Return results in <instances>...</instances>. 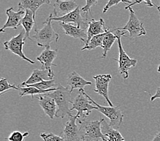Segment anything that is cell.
Segmentation results:
<instances>
[{
  "label": "cell",
  "instance_id": "cell-17",
  "mask_svg": "<svg viewBox=\"0 0 160 141\" xmlns=\"http://www.w3.org/2000/svg\"><path fill=\"white\" fill-rule=\"evenodd\" d=\"M108 27L105 26V22L102 18L100 20L96 21L94 19L89 22V26L87 29V40L85 46L88 45L90 40L95 36L103 34L107 31Z\"/></svg>",
  "mask_w": 160,
  "mask_h": 141
},
{
  "label": "cell",
  "instance_id": "cell-3",
  "mask_svg": "<svg viewBox=\"0 0 160 141\" xmlns=\"http://www.w3.org/2000/svg\"><path fill=\"white\" fill-rule=\"evenodd\" d=\"M117 35V44L119 47V59H115L114 60L119 63L118 70L121 75H123V78L126 79L129 78V71L132 67H135L138 63L136 59L129 58L127 53L123 49L121 44V37L125 36V31H121L117 28H115V33Z\"/></svg>",
  "mask_w": 160,
  "mask_h": 141
},
{
  "label": "cell",
  "instance_id": "cell-26",
  "mask_svg": "<svg viewBox=\"0 0 160 141\" xmlns=\"http://www.w3.org/2000/svg\"><path fill=\"white\" fill-rule=\"evenodd\" d=\"M27 86L35 87H36V88L42 90H47L49 89L53 88L52 87H57L58 84L57 85L55 84V79H51V80H48V81H42L40 83H36V84L29 85V86Z\"/></svg>",
  "mask_w": 160,
  "mask_h": 141
},
{
  "label": "cell",
  "instance_id": "cell-6",
  "mask_svg": "<svg viewBox=\"0 0 160 141\" xmlns=\"http://www.w3.org/2000/svg\"><path fill=\"white\" fill-rule=\"evenodd\" d=\"M96 106L93 105L91 101L83 94L82 90H80L78 95L72 102V107L70 109V111L77 110V116L78 120H84L90 115L93 110H96Z\"/></svg>",
  "mask_w": 160,
  "mask_h": 141
},
{
  "label": "cell",
  "instance_id": "cell-32",
  "mask_svg": "<svg viewBox=\"0 0 160 141\" xmlns=\"http://www.w3.org/2000/svg\"><path fill=\"white\" fill-rule=\"evenodd\" d=\"M157 98H160V86L157 89V90H156L155 94L153 95V96H151V101L153 102Z\"/></svg>",
  "mask_w": 160,
  "mask_h": 141
},
{
  "label": "cell",
  "instance_id": "cell-10",
  "mask_svg": "<svg viewBox=\"0 0 160 141\" xmlns=\"http://www.w3.org/2000/svg\"><path fill=\"white\" fill-rule=\"evenodd\" d=\"M52 21H57L62 22L64 24H72L74 23V25L80 26L85 29H88L89 22L87 21V18H83L81 16V9L78 7L73 12H70L67 15L61 17H54L52 14H51L48 16Z\"/></svg>",
  "mask_w": 160,
  "mask_h": 141
},
{
  "label": "cell",
  "instance_id": "cell-20",
  "mask_svg": "<svg viewBox=\"0 0 160 141\" xmlns=\"http://www.w3.org/2000/svg\"><path fill=\"white\" fill-rule=\"evenodd\" d=\"M102 132L107 141H125V139L117 129L110 126L104 119L102 121Z\"/></svg>",
  "mask_w": 160,
  "mask_h": 141
},
{
  "label": "cell",
  "instance_id": "cell-18",
  "mask_svg": "<svg viewBox=\"0 0 160 141\" xmlns=\"http://www.w3.org/2000/svg\"><path fill=\"white\" fill-rule=\"evenodd\" d=\"M67 83L71 93L75 89H79V90H83L85 86L92 84V83L91 82L84 79L77 72L74 71L68 75L67 78Z\"/></svg>",
  "mask_w": 160,
  "mask_h": 141
},
{
  "label": "cell",
  "instance_id": "cell-29",
  "mask_svg": "<svg viewBox=\"0 0 160 141\" xmlns=\"http://www.w3.org/2000/svg\"><path fill=\"white\" fill-rule=\"evenodd\" d=\"M40 137L43 141H65L61 136H58L53 133H41Z\"/></svg>",
  "mask_w": 160,
  "mask_h": 141
},
{
  "label": "cell",
  "instance_id": "cell-7",
  "mask_svg": "<svg viewBox=\"0 0 160 141\" xmlns=\"http://www.w3.org/2000/svg\"><path fill=\"white\" fill-rule=\"evenodd\" d=\"M26 33L25 30L22 31L18 34L17 35L11 38L8 41H6L3 42L5 49L6 50H10L13 54L18 56L22 59L29 62L31 64H35V62L31 59L26 57L23 53V45L25 44Z\"/></svg>",
  "mask_w": 160,
  "mask_h": 141
},
{
  "label": "cell",
  "instance_id": "cell-35",
  "mask_svg": "<svg viewBox=\"0 0 160 141\" xmlns=\"http://www.w3.org/2000/svg\"><path fill=\"white\" fill-rule=\"evenodd\" d=\"M158 71L159 72V73H160V64L158 66Z\"/></svg>",
  "mask_w": 160,
  "mask_h": 141
},
{
  "label": "cell",
  "instance_id": "cell-22",
  "mask_svg": "<svg viewBox=\"0 0 160 141\" xmlns=\"http://www.w3.org/2000/svg\"><path fill=\"white\" fill-rule=\"evenodd\" d=\"M116 40H117V35L116 34L113 33L112 28L108 27V30L106 32L104 38V41H103V54L102 58H106L108 52L110 50Z\"/></svg>",
  "mask_w": 160,
  "mask_h": 141
},
{
  "label": "cell",
  "instance_id": "cell-25",
  "mask_svg": "<svg viewBox=\"0 0 160 141\" xmlns=\"http://www.w3.org/2000/svg\"><path fill=\"white\" fill-rule=\"evenodd\" d=\"M105 34L106 33L93 37L92 39L90 40L88 45H86V46H84L81 49V50H91V49H93L98 47H101L102 48L103 41H104Z\"/></svg>",
  "mask_w": 160,
  "mask_h": 141
},
{
  "label": "cell",
  "instance_id": "cell-8",
  "mask_svg": "<svg viewBox=\"0 0 160 141\" xmlns=\"http://www.w3.org/2000/svg\"><path fill=\"white\" fill-rule=\"evenodd\" d=\"M129 18L128 22L125 26L123 27L117 28L121 31H127L129 33V37L131 38L139 37L142 35H145L147 31L144 27V24L136 16L135 12L132 7L129 9Z\"/></svg>",
  "mask_w": 160,
  "mask_h": 141
},
{
  "label": "cell",
  "instance_id": "cell-1",
  "mask_svg": "<svg viewBox=\"0 0 160 141\" xmlns=\"http://www.w3.org/2000/svg\"><path fill=\"white\" fill-rule=\"evenodd\" d=\"M52 98L58 106L55 117L58 118H64L66 115H69L71 113L70 104L72 102L71 100V92L68 87H64L60 83L58 84V89L54 92L45 94Z\"/></svg>",
  "mask_w": 160,
  "mask_h": 141
},
{
  "label": "cell",
  "instance_id": "cell-24",
  "mask_svg": "<svg viewBox=\"0 0 160 141\" xmlns=\"http://www.w3.org/2000/svg\"><path fill=\"white\" fill-rule=\"evenodd\" d=\"M35 23L36 21L33 19V14L32 12L29 10H26L25 16L22 18L20 22V25L23 26L24 30L25 31L26 39L28 38V39L30 40H32L30 38V32H31Z\"/></svg>",
  "mask_w": 160,
  "mask_h": 141
},
{
  "label": "cell",
  "instance_id": "cell-28",
  "mask_svg": "<svg viewBox=\"0 0 160 141\" xmlns=\"http://www.w3.org/2000/svg\"><path fill=\"white\" fill-rule=\"evenodd\" d=\"M11 89L19 90V87H17V86L14 84H10L6 78H2L0 80V94L6 92L8 90Z\"/></svg>",
  "mask_w": 160,
  "mask_h": 141
},
{
  "label": "cell",
  "instance_id": "cell-9",
  "mask_svg": "<svg viewBox=\"0 0 160 141\" xmlns=\"http://www.w3.org/2000/svg\"><path fill=\"white\" fill-rule=\"evenodd\" d=\"M68 121L64 124V128L61 132V136L65 141H84L80 132L79 126L77 124L78 118L70 113Z\"/></svg>",
  "mask_w": 160,
  "mask_h": 141
},
{
  "label": "cell",
  "instance_id": "cell-19",
  "mask_svg": "<svg viewBox=\"0 0 160 141\" xmlns=\"http://www.w3.org/2000/svg\"><path fill=\"white\" fill-rule=\"evenodd\" d=\"M51 3V2L49 0H22L18 3V9L32 11L33 14V19L36 21L37 10L43 4L48 5Z\"/></svg>",
  "mask_w": 160,
  "mask_h": 141
},
{
  "label": "cell",
  "instance_id": "cell-14",
  "mask_svg": "<svg viewBox=\"0 0 160 141\" xmlns=\"http://www.w3.org/2000/svg\"><path fill=\"white\" fill-rule=\"evenodd\" d=\"M37 98L39 101V105L46 115L50 117L51 120L54 119L57 110H58V106L55 101L46 94H41L39 96L38 95Z\"/></svg>",
  "mask_w": 160,
  "mask_h": 141
},
{
  "label": "cell",
  "instance_id": "cell-12",
  "mask_svg": "<svg viewBox=\"0 0 160 141\" xmlns=\"http://www.w3.org/2000/svg\"><path fill=\"white\" fill-rule=\"evenodd\" d=\"M93 79L96 83V89L94 90V92L104 97L110 106H114L108 97V86L112 79V75L110 74L98 75L93 76Z\"/></svg>",
  "mask_w": 160,
  "mask_h": 141
},
{
  "label": "cell",
  "instance_id": "cell-27",
  "mask_svg": "<svg viewBox=\"0 0 160 141\" xmlns=\"http://www.w3.org/2000/svg\"><path fill=\"white\" fill-rule=\"evenodd\" d=\"M29 135V132L22 133L19 131H14L11 133L8 137L6 138V140L9 141H24V139Z\"/></svg>",
  "mask_w": 160,
  "mask_h": 141
},
{
  "label": "cell",
  "instance_id": "cell-31",
  "mask_svg": "<svg viewBox=\"0 0 160 141\" xmlns=\"http://www.w3.org/2000/svg\"><path fill=\"white\" fill-rule=\"evenodd\" d=\"M121 2H122V3H129V4L132 3V1H122V0H109L108 3H106V5L105 6L104 10H103L102 13L103 14L106 13L110 8V7L114 6H117L118 3H119Z\"/></svg>",
  "mask_w": 160,
  "mask_h": 141
},
{
  "label": "cell",
  "instance_id": "cell-11",
  "mask_svg": "<svg viewBox=\"0 0 160 141\" xmlns=\"http://www.w3.org/2000/svg\"><path fill=\"white\" fill-rule=\"evenodd\" d=\"M57 56L58 49H51V46H48L45 48L44 50L37 57V60L42 64V69H45L48 72L51 79H54L55 74L52 72V67L57 66V64L53 63Z\"/></svg>",
  "mask_w": 160,
  "mask_h": 141
},
{
  "label": "cell",
  "instance_id": "cell-2",
  "mask_svg": "<svg viewBox=\"0 0 160 141\" xmlns=\"http://www.w3.org/2000/svg\"><path fill=\"white\" fill-rule=\"evenodd\" d=\"M102 119L95 121L78 120L80 132L84 141H107L102 132Z\"/></svg>",
  "mask_w": 160,
  "mask_h": 141
},
{
  "label": "cell",
  "instance_id": "cell-23",
  "mask_svg": "<svg viewBox=\"0 0 160 141\" xmlns=\"http://www.w3.org/2000/svg\"><path fill=\"white\" fill-rule=\"evenodd\" d=\"M19 87V96L22 97L24 96H32L33 98L35 95H41V94H45L47 93H50L52 92H54L57 89H58V86L57 87H53V88L49 89L47 90H42L40 89H38L35 87H30V86H24V87Z\"/></svg>",
  "mask_w": 160,
  "mask_h": 141
},
{
  "label": "cell",
  "instance_id": "cell-21",
  "mask_svg": "<svg viewBox=\"0 0 160 141\" xmlns=\"http://www.w3.org/2000/svg\"><path fill=\"white\" fill-rule=\"evenodd\" d=\"M51 80L49 77L48 72L45 69H34L32 71L31 76L28 80L21 83L22 86H27L29 85L36 84L42 81Z\"/></svg>",
  "mask_w": 160,
  "mask_h": 141
},
{
  "label": "cell",
  "instance_id": "cell-15",
  "mask_svg": "<svg viewBox=\"0 0 160 141\" xmlns=\"http://www.w3.org/2000/svg\"><path fill=\"white\" fill-rule=\"evenodd\" d=\"M59 25L64 30V32L67 35H69L74 39L81 40L85 45L87 40V29L72 24H64L62 22H59Z\"/></svg>",
  "mask_w": 160,
  "mask_h": 141
},
{
  "label": "cell",
  "instance_id": "cell-30",
  "mask_svg": "<svg viewBox=\"0 0 160 141\" xmlns=\"http://www.w3.org/2000/svg\"><path fill=\"white\" fill-rule=\"evenodd\" d=\"M98 3V2L96 1V0H87L86 5L81 9V12L85 13L86 18L87 19H88L87 16H88L89 13L91 14V7L95 5H96Z\"/></svg>",
  "mask_w": 160,
  "mask_h": 141
},
{
  "label": "cell",
  "instance_id": "cell-16",
  "mask_svg": "<svg viewBox=\"0 0 160 141\" xmlns=\"http://www.w3.org/2000/svg\"><path fill=\"white\" fill-rule=\"evenodd\" d=\"M54 17H61L73 12L78 7L74 1H60L57 0L54 5Z\"/></svg>",
  "mask_w": 160,
  "mask_h": 141
},
{
  "label": "cell",
  "instance_id": "cell-13",
  "mask_svg": "<svg viewBox=\"0 0 160 141\" xmlns=\"http://www.w3.org/2000/svg\"><path fill=\"white\" fill-rule=\"evenodd\" d=\"M6 14L8 16V20L0 30L2 33H4L6 29L8 28L17 29L18 26H20V22L22 18L25 16V11L18 9L17 12H15L13 7H10L6 10Z\"/></svg>",
  "mask_w": 160,
  "mask_h": 141
},
{
  "label": "cell",
  "instance_id": "cell-33",
  "mask_svg": "<svg viewBox=\"0 0 160 141\" xmlns=\"http://www.w3.org/2000/svg\"><path fill=\"white\" fill-rule=\"evenodd\" d=\"M151 141H160V130L155 134L154 138Z\"/></svg>",
  "mask_w": 160,
  "mask_h": 141
},
{
  "label": "cell",
  "instance_id": "cell-34",
  "mask_svg": "<svg viewBox=\"0 0 160 141\" xmlns=\"http://www.w3.org/2000/svg\"><path fill=\"white\" fill-rule=\"evenodd\" d=\"M157 8H158V12H159V18H160V3H159V5L158 6H157Z\"/></svg>",
  "mask_w": 160,
  "mask_h": 141
},
{
  "label": "cell",
  "instance_id": "cell-5",
  "mask_svg": "<svg viewBox=\"0 0 160 141\" xmlns=\"http://www.w3.org/2000/svg\"><path fill=\"white\" fill-rule=\"evenodd\" d=\"M44 26L41 29L35 30V34L32 38L36 40L38 46L48 47L52 41H58L59 35L55 31L52 26V21L49 17L44 22Z\"/></svg>",
  "mask_w": 160,
  "mask_h": 141
},
{
  "label": "cell",
  "instance_id": "cell-4",
  "mask_svg": "<svg viewBox=\"0 0 160 141\" xmlns=\"http://www.w3.org/2000/svg\"><path fill=\"white\" fill-rule=\"evenodd\" d=\"M83 94L88 98L91 102L96 106V110L99 112L102 113L106 117H107L110 120V126L115 129H117L120 127V125L123 123L124 115L120 108L119 106H105L99 105L96 101H94L88 94H87L85 91L82 90Z\"/></svg>",
  "mask_w": 160,
  "mask_h": 141
}]
</instances>
